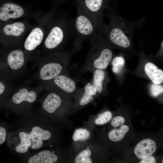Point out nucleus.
I'll return each mask as SVG.
<instances>
[{"instance_id":"0eeeda50","label":"nucleus","mask_w":163,"mask_h":163,"mask_svg":"<svg viewBox=\"0 0 163 163\" xmlns=\"http://www.w3.org/2000/svg\"><path fill=\"white\" fill-rule=\"evenodd\" d=\"M76 6L77 14L72 19L73 36L75 37L73 47L78 51L85 40L95 36L99 30L90 17L81 8Z\"/></svg>"},{"instance_id":"7c9ffc66","label":"nucleus","mask_w":163,"mask_h":163,"mask_svg":"<svg viewBox=\"0 0 163 163\" xmlns=\"http://www.w3.org/2000/svg\"><path fill=\"white\" fill-rule=\"evenodd\" d=\"M162 163H163V160H162Z\"/></svg>"},{"instance_id":"f257e3e1","label":"nucleus","mask_w":163,"mask_h":163,"mask_svg":"<svg viewBox=\"0 0 163 163\" xmlns=\"http://www.w3.org/2000/svg\"><path fill=\"white\" fill-rule=\"evenodd\" d=\"M18 116L7 132L8 147L19 157L41 150L53 136L46 129L45 116L32 109Z\"/></svg>"},{"instance_id":"bb28decb","label":"nucleus","mask_w":163,"mask_h":163,"mask_svg":"<svg viewBox=\"0 0 163 163\" xmlns=\"http://www.w3.org/2000/svg\"><path fill=\"white\" fill-rule=\"evenodd\" d=\"M125 122L124 119L121 116H118L114 117L111 121V124L114 128L121 126Z\"/></svg>"},{"instance_id":"f3484780","label":"nucleus","mask_w":163,"mask_h":163,"mask_svg":"<svg viewBox=\"0 0 163 163\" xmlns=\"http://www.w3.org/2000/svg\"><path fill=\"white\" fill-rule=\"evenodd\" d=\"M145 72L154 84L159 85L163 81V72L151 62L147 63L145 67Z\"/></svg>"},{"instance_id":"6ab92c4d","label":"nucleus","mask_w":163,"mask_h":163,"mask_svg":"<svg viewBox=\"0 0 163 163\" xmlns=\"http://www.w3.org/2000/svg\"><path fill=\"white\" fill-rule=\"evenodd\" d=\"M12 94L8 80L0 77V110L4 108L5 105Z\"/></svg>"},{"instance_id":"2eb2a0df","label":"nucleus","mask_w":163,"mask_h":163,"mask_svg":"<svg viewBox=\"0 0 163 163\" xmlns=\"http://www.w3.org/2000/svg\"><path fill=\"white\" fill-rule=\"evenodd\" d=\"M156 149L155 142L149 139H143L139 142L135 148L134 152L139 159H142L152 155Z\"/></svg>"},{"instance_id":"4be33fe9","label":"nucleus","mask_w":163,"mask_h":163,"mask_svg":"<svg viewBox=\"0 0 163 163\" xmlns=\"http://www.w3.org/2000/svg\"><path fill=\"white\" fill-rule=\"evenodd\" d=\"M91 152L89 149H86L79 153L75 158L74 162L75 163H91L90 158Z\"/></svg>"},{"instance_id":"9b49d317","label":"nucleus","mask_w":163,"mask_h":163,"mask_svg":"<svg viewBox=\"0 0 163 163\" xmlns=\"http://www.w3.org/2000/svg\"><path fill=\"white\" fill-rule=\"evenodd\" d=\"M49 91L41 99L39 111L44 115L52 117L56 115L66 104L63 97L55 91Z\"/></svg>"},{"instance_id":"c756f323","label":"nucleus","mask_w":163,"mask_h":163,"mask_svg":"<svg viewBox=\"0 0 163 163\" xmlns=\"http://www.w3.org/2000/svg\"><path fill=\"white\" fill-rule=\"evenodd\" d=\"M123 67V66L120 65L113 66L112 68L113 71L114 73H118L120 71Z\"/></svg>"},{"instance_id":"f03ea898","label":"nucleus","mask_w":163,"mask_h":163,"mask_svg":"<svg viewBox=\"0 0 163 163\" xmlns=\"http://www.w3.org/2000/svg\"><path fill=\"white\" fill-rule=\"evenodd\" d=\"M107 16L109 23H105L103 33L107 43L110 46L125 49L130 48L133 32L136 28L142 27L144 19L128 21L113 11L107 13Z\"/></svg>"},{"instance_id":"393cba45","label":"nucleus","mask_w":163,"mask_h":163,"mask_svg":"<svg viewBox=\"0 0 163 163\" xmlns=\"http://www.w3.org/2000/svg\"><path fill=\"white\" fill-rule=\"evenodd\" d=\"M10 126L6 123L0 121V145L6 142L7 133Z\"/></svg>"},{"instance_id":"39448f33","label":"nucleus","mask_w":163,"mask_h":163,"mask_svg":"<svg viewBox=\"0 0 163 163\" xmlns=\"http://www.w3.org/2000/svg\"><path fill=\"white\" fill-rule=\"evenodd\" d=\"M57 21L50 30L44 41V48L51 53L62 51L60 50L73 36L72 19L64 14Z\"/></svg>"},{"instance_id":"1a4fd4ad","label":"nucleus","mask_w":163,"mask_h":163,"mask_svg":"<svg viewBox=\"0 0 163 163\" xmlns=\"http://www.w3.org/2000/svg\"><path fill=\"white\" fill-rule=\"evenodd\" d=\"M43 84L49 91H55L65 98L75 96L79 89L74 79L67 73L59 75Z\"/></svg>"},{"instance_id":"423d86ee","label":"nucleus","mask_w":163,"mask_h":163,"mask_svg":"<svg viewBox=\"0 0 163 163\" xmlns=\"http://www.w3.org/2000/svg\"><path fill=\"white\" fill-rule=\"evenodd\" d=\"M43 88V87H21L11 94L4 108L15 113L18 116L33 109L34 104L38 100Z\"/></svg>"},{"instance_id":"f8f14e48","label":"nucleus","mask_w":163,"mask_h":163,"mask_svg":"<svg viewBox=\"0 0 163 163\" xmlns=\"http://www.w3.org/2000/svg\"><path fill=\"white\" fill-rule=\"evenodd\" d=\"M20 158L21 162L27 163H53L58 160L56 154L48 149H41Z\"/></svg>"},{"instance_id":"4468645a","label":"nucleus","mask_w":163,"mask_h":163,"mask_svg":"<svg viewBox=\"0 0 163 163\" xmlns=\"http://www.w3.org/2000/svg\"><path fill=\"white\" fill-rule=\"evenodd\" d=\"M43 30L40 27L34 28L26 38L24 43L25 50L31 52L42 43L44 37Z\"/></svg>"},{"instance_id":"dca6fc26","label":"nucleus","mask_w":163,"mask_h":163,"mask_svg":"<svg viewBox=\"0 0 163 163\" xmlns=\"http://www.w3.org/2000/svg\"><path fill=\"white\" fill-rule=\"evenodd\" d=\"M97 92V89L92 83H87L83 87L79 89L76 94L79 96L78 105L83 106L88 104L93 100Z\"/></svg>"},{"instance_id":"cd10ccee","label":"nucleus","mask_w":163,"mask_h":163,"mask_svg":"<svg viewBox=\"0 0 163 163\" xmlns=\"http://www.w3.org/2000/svg\"><path fill=\"white\" fill-rule=\"evenodd\" d=\"M124 58L122 56H117L115 57L113 60L112 64L113 66H123L125 63Z\"/></svg>"},{"instance_id":"ddd939ff","label":"nucleus","mask_w":163,"mask_h":163,"mask_svg":"<svg viewBox=\"0 0 163 163\" xmlns=\"http://www.w3.org/2000/svg\"><path fill=\"white\" fill-rule=\"evenodd\" d=\"M24 14V10L20 6L13 3H6L0 9V19L3 21L10 19L18 18Z\"/></svg>"},{"instance_id":"a211bd4d","label":"nucleus","mask_w":163,"mask_h":163,"mask_svg":"<svg viewBox=\"0 0 163 163\" xmlns=\"http://www.w3.org/2000/svg\"><path fill=\"white\" fill-rule=\"evenodd\" d=\"M25 28V26L23 23L16 22L5 25L3 28V31L6 36L18 37L23 33Z\"/></svg>"},{"instance_id":"c85d7f7f","label":"nucleus","mask_w":163,"mask_h":163,"mask_svg":"<svg viewBox=\"0 0 163 163\" xmlns=\"http://www.w3.org/2000/svg\"><path fill=\"white\" fill-rule=\"evenodd\" d=\"M155 158L151 155L147 157L142 159L139 162L140 163H155Z\"/></svg>"},{"instance_id":"a878e982","label":"nucleus","mask_w":163,"mask_h":163,"mask_svg":"<svg viewBox=\"0 0 163 163\" xmlns=\"http://www.w3.org/2000/svg\"><path fill=\"white\" fill-rule=\"evenodd\" d=\"M151 92L152 95L157 97L163 92V87L159 85L153 84L151 87Z\"/></svg>"},{"instance_id":"9d476101","label":"nucleus","mask_w":163,"mask_h":163,"mask_svg":"<svg viewBox=\"0 0 163 163\" xmlns=\"http://www.w3.org/2000/svg\"><path fill=\"white\" fill-rule=\"evenodd\" d=\"M76 6L83 9L92 19L99 30L103 33L105 24L103 11L105 8L106 0H75Z\"/></svg>"},{"instance_id":"412c9836","label":"nucleus","mask_w":163,"mask_h":163,"mask_svg":"<svg viewBox=\"0 0 163 163\" xmlns=\"http://www.w3.org/2000/svg\"><path fill=\"white\" fill-rule=\"evenodd\" d=\"M129 129V127L127 125H122L118 129H114L111 130L108 133L109 138L114 142L120 141L124 138Z\"/></svg>"},{"instance_id":"6e6552de","label":"nucleus","mask_w":163,"mask_h":163,"mask_svg":"<svg viewBox=\"0 0 163 163\" xmlns=\"http://www.w3.org/2000/svg\"><path fill=\"white\" fill-rule=\"evenodd\" d=\"M26 60L21 50L11 51L5 60L0 61V77L8 80L13 75L18 74L25 67Z\"/></svg>"},{"instance_id":"aec40b11","label":"nucleus","mask_w":163,"mask_h":163,"mask_svg":"<svg viewBox=\"0 0 163 163\" xmlns=\"http://www.w3.org/2000/svg\"><path fill=\"white\" fill-rule=\"evenodd\" d=\"M93 72L92 84L96 87L97 92L100 93L103 89V83L105 77V73L103 69H96Z\"/></svg>"},{"instance_id":"b1692460","label":"nucleus","mask_w":163,"mask_h":163,"mask_svg":"<svg viewBox=\"0 0 163 163\" xmlns=\"http://www.w3.org/2000/svg\"><path fill=\"white\" fill-rule=\"evenodd\" d=\"M112 118V113L109 111H105L99 116L95 123L97 125H103L109 122Z\"/></svg>"},{"instance_id":"5701e85b","label":"nucleus","mask_w":163,"mask_h":163,"mask_svg":"<svg viewBox=\"0 0 163 163\" xmlns=\"http://www.w3.org/2000/svg\"><path fill=\"white\" fill-rule=\"evenodd\" d=\"M90 136V133L86 129H78L76 130L73 135L72 138L75 141L84 140L88 139Z\"/></svg>"},{"instance_id":"7ed1b4c3","label":"nucleus","mask_w":163,"mask_h":163,"mask_svg":"<svg viewBox=\"0 0 163 163\" xmlns=\"http://www.w3.org/2000/svg\"><path fill=\"white\" fill-rule=\"evenodd\" d=\"M90 48L81 70L83 73L92 72L96 69H104L108 66L113 57L110 46L104 36L99 32L89 39Z\"/></svg>"},{"instance_id":"20e7f679","label":"nucleus","mask_w":163,"mask_h":163,"mask_svg":"<svg viewBox=\"0 0 163 163\" xmlns=\"http://www.w3.org/2000/svg\"><path fill=\"white\" fill-rule=\"evenodd\" d=\"M77 50L72 48L68 51H60L51 53L44 58L39 67L37 77L43 83L62 73H66L70 61Z\"/></svg>"}]
</instances>
